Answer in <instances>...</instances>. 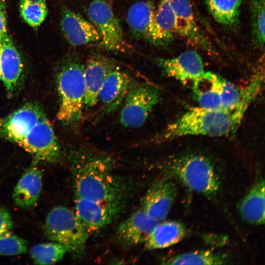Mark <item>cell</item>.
<instances>
[{"mask_svg": "<svg viewBox=\"0 0 265 265\" xmlns=\"http://www.w3.org/2000/svg\"><path fill=\"white\" fill-rule=\"evenodd\" d=\"M161 97L159 89L146 81H133L122 104L119 122L130 129L141 127L146 122Z\"/></svg>", "mask_w": 265, "mask_h": 265, "instance_id": "7", "label": "cell"}, {"mask_svg": "<svg viewBox=\"0 0 265 265\" xmlns=\"http://www.w3.org/2000/svg\"><path fill=\"white\" fill-rule=\"evenodd\" d=\"M20 11L21 16L30 26H39L46 19L48 8L46 2L21 3Z\"/></svg>", "mask_w": 265, "mask_h": 265, "instance_id": "29", "label": "cell"}, {"mask_svg": "<svg viewBox=\"0 0 265 265\" xmlns=\"http://www.w3.org/2000/svg\"><path fill=\"white\" fill-rule=\"evenodd\" d=\"M230 258L225 253L210 250H198L180 254L164 261L170 265H226Z\"/></svg>", "mask_w": 265, "mask_h": 265, "instance_id": "23", "label": "cell"}, {"mask_svg": "<svg viewBox=\"0 0 265 265\" xmlns=\"http://www.w3.org/2000/svg\"><path fill=\"white\" fill-rule=\"evenodd\" d=\"M156 62L166 76L185 84L192 85L206 72L201 56L194 50L185 51L172 58H158Z\"/></svg>", "mask_w": 265, "mask_h": 265, "instance_id": "12", "label": "cell"}, {"mask_svg": "<svg viewBox=\"0 0 265 265\" xmlns=\"http://www.w3.org/2000/svg\"><path fill=\"white\" fill-rule=\"evenodd\" d=\"M175 19V34L210 54L216 50L197 23L190 0H169Z\"/></svg>", "mask_w": 265, "mask_h": 265, "instance_id": "10", "label": "cell"}, {"mask_svg": "<svg viewBox=\"0 0 265 265\" xmlns=\"http://www.w3.org/2000/svg\"><path fill=\"white\" fill-rule=\"evenodd\" d=\"M155 22L159 30L171 44L175 34V19L169 0H160L155 12Z\"/></svg>", "mask_w": 265, "mask_h": 265, "instance_id": "28", "label": "cell"}, {"mask_svg": "<svg viewBox=\"0 0 265 265\" xmlns=\"http://www.w3.org/2000/svg\"><path fill=\"white\" fill-rule=\"evenodd\" d=\"M5 5L2 0H0V37L7 32Z\"/></svg>", "mask_w": 265, "mask_h": 265, "instance_id": "32", "label": "cell"}, {"mask_svg": "<svg viewBox=\"0 0 265 265\" xmlns=\"http://www.w3.org/2000/svg\"><path fill=\"white\" fill-rule=\"evenodd\" d=\"M161 166L167 176L208 198H214L220 190V175L213 162L204 155L186 154L166 159Z\"/></svg>", "mask_w": 265, "mask_h": 265, "instance_id": "4", "label": "cell"}, {"mask_svg": "<svg viewBox=\"0 0 265 265\" xmlns=\"http://www.w3.org/2000/svg\"><path fill=\"white\" fill-rule=\"evenodd\" d=\"M265 0H250L253 45L262 48L265 44Z\"/></svg>", "mask_w": 265, "mask_h": 265, "instance_id": "27", "label": "cell"}, {"mask_svg": "<svg viewBox=\"0 0 265 265\" xmlns=\"http://www.w3.org/2000/svg\"><path fill=\"white\" fill-rule=\"evenodd\" d=\"M84 67L77 58L67 59L59 67L56 76L59 98L57 119L72 129L80 124L84 110Z\"/></svg>", "mask_w": 265, "mask_h": 265, "instance_id": "5", "label": "cell"}, {"mask_svg": "<svg viewBox=\"0 0 265 265\" xmlns=\"http://www.w3.org/2000/svg\"><path fill=\"white\" fill-rule=\"evenodd\" d=\"M42 187V174L36 166H30L23 173L15 186L13 199L17 206L24 209L34 207Z\"/></svg>", "mask_w": 265, "mask_h": 265, "instance_id": "19", "label": "cell"}, {"mask_svg": "<svg viewBox=\"0 0 265 265\" xmlns=\"http://www.w3.org/2000/svg\"><path fill=\"white\" fill-rule=\"evenodd\" d=\"M87 15L97 28L101 43L107 51H125L127 45L121 26L111 6L105 0H93L87 8Z\"/></svg>", "mask_w": 265, "mask_h": 265, "instance_id": "8", "label": "cell"}, {"mask_svg": "<svg viewBox=\"0 0 265 265\" xmlns=\"http://www.w3.org/2000/svg\"><path fill=\"white\" fill-rule=\"evenodd\" d=\"M69 159L75 197L96 201H125L130 193L127 182L113 172L112 157L85 147L71 149Z\"/></svg>", "mask_w": 265, "mask_h": 265, "instance_id": "1", "label": "cell"}, {"mask_svg": "<svg viewBox=\"0 0 265 265\" xmlns=\"http://www.w3.org/2000/svg\"><path fill=\"white\" fill-rule=\"evenodd\" d=\"M125 201H96L75 197V213L90 232L112 223L123 210Z\"/></svg>", "mask_w": 265, "mask_h": 265, "instance_id": "9", "label": "cell"}, {"mask_svg": "<svg viewBox=\"0 0 265 265\" xmlns=\"http://www.w3.org/2000/svg\"><path fill=\"white\" fill-rule=\"evenodd\" d=\"M27 242L23 238L8 233L0 236V255L14 256L25 253Z\"/></svg>", "mask_w": 265, "mask_h": 265, "instance_id": "30", "label": "cell"}, {"mask_svg": "<svg viewBox=\"0 0 265 265\" xmlns=\"http://www.w3.org/2000/svg\"><path fill=\"white\" fill-rule=\"evenodd\" d=\"M60 26L65 38L72 46L100 40L99 32L91 22L65 7L61 10Z\"/></svg>", "mask_w": 265, "mask_h": 265, "instance_id": "16", "label": "cell"}, {"mask_svg": "<svg viewBox=\"0 0 265 265\" xmlns=\"http://www.w3.org/2000/svg\"><path fill=\"white\" fill-rule=\"evenodd\" d=\"M158 222L140 208L119 224L117 238L121 244L127 247L144 243Z\"/></svg>", "mask_w": 265, "mask_h": 265, "instance_id": "17", "label": "cell"}, {"mask_svg": "<svg viewBox=\"0 0 265 265\" xmlns=\"http://www.w3.org/2000/svg\"><path fill=\"white\" fill-rule=\"evenodd\" d=\"M67 252L64 246L55 242L36 244L30 251L31 258L37 265L54 264L60 261Z\"/></svg>", "mask_w": 265, "mask_h": 265, "instance_id": "26", "label": "cell"}, {"mask_svg": "<svg viewBox=\"0 0 265 265\" xmlns=\"http://www.w3.org/2000/svg\"><path fill=\"white\" fill-rule=\"evenodd\" d=\"M247 107L239 104L231 110L190 108L145 143H161L186 136H222L234 134Z\"/></svg>", "mask_w": 265, "mask_h": 265, "instance_id": "3", "label": "cell"}, {"mask_svg": "<svg viewBox=\"0 0 265 265\" xmlns=\"http://www.w3.org/2000/svg\"><path fill=\"white\" fill-rule=\"evenodd\" d=\"M210 14L222 26L232 27L238 22L242 0H205Z\"/></svg>", "mask_w": 265, "mask_h": 265, "instance_id": "22", "label": "cell"}, {"mask_svg": "<svg viewBox=\"0 0 265 265\" xmlns=\"http://www.w3.org/2000/svg\"><path fill=\"white\" fill-rule=\"evenodd\" d=\"M0 70L6 92L10 97L13 96L23 81V64L7 32L0 37Z\"/></svg>", "mask_w": 265, "mask_h": 265, "instance_id": "14", "label": "cell"}, {"mask_svg": "<svg viewBox=\"0 0 265 265\" xmlns=\"http://www.w3.org/2000/svg\"><path fill=\"white\" fill-rule=\"evenodd\" d=\"M155 12L151 2L139 1L129 9L127 21L135 37L147 40L156 46L166 47L170 44L156 26Z\"/></svg>", "mask_w": 265, "mask_h": 265, "instance_id": "11", "label": "cell"}, {"mask_svg": "<svg viewBox=\"0 0 265 265\" xmlns=\"http://www.w3.org/2000/svg\"><path fill=\"white\" fill-rule=\"evenodd\" d=\"M13 225L9 212L4 207H0V236L9 233Z\"/></svg>", "mask_w": 265, "mask_h": 265, "instance_id": "31", "label": "cell"}, {"mask_svg": "<svg viewBox=\"0 0 265 265\" xmlns=\"http://www.w3.org/2000/svg\"><path fill=\"white\" fill-rule=\"evenodd\" d=\"M44 231L48 238L64 246L68 252L77 256L84 253L90 232L68 208L52 209L46 217Z\"/></svg>", "mask_w": 265, "mask_h": 265, "instance_id": "6", "label": "cell"}, {"mask_svg": "<svg viewBox=\"0 0 265 265\" xmlns=\"http://www.w3.org/2000/svg\"><path fill=\"white\" fill-rule=\"evenodd\" d=\"M177 186L166 176L154 183L141 199V209L157 222L164 220L169 213L178 192Z\"/></svg>", "mask_w": 265, "mask_h": 265, "instance_id": "13", "label": "cell"}, {"mask_svg": "<svg viewBox=\"0 0 265 265\" xmlns=\"http://www.w3.org/2000/svg\"><path fill=\"white\" fill-rule=\"evenodd\" d=\"M192 86L199 106L210 109H222L220 97L210 77L209 72L206 71L203 78Z\"/></svg>", "mask_w": 265, "mask_h": 265, "instance_id": "24", "label": "cell"}, {"mask_svg": "<svg viewBox=\"0 0 265 265\" xmlns=\"http://www.w3.org/2000/svg\"><path fill=\"white\" fill-rule=\"evenodd\" d=\"M1 80V73H0V81Z\"/></svg>", "mask_w": 265, "mask_h": 265, "instance_id": "34", "label": "cell"}, {"mask_svg": "<svg viewBox=\"0 0 265 265\" xmlns=\"http://www.w3.org/2000/svg\"><path fill=\"white\" fill-rule=\"evenodd\" d=\"M238 212L245 222L253 225L265 223V181L260 176L238 203Z\"/></svg>", "mask_w": 265, "mask_h": 265, "instance_id": "20", "label": "cell"}, {"mask_svg": "<svg viewBox=\"0 0 265 265\" xmlns=\"http://www.w3.org/2000/svg\"><path fill=\"white\" fill-rule=\"evenodd\" d=\"M133 82L127 73L113 65L111 66L99 95L103 114L112 113L122 105Z\"/></svg>", "mask_w": 265, "mask_h": 265, "instance_id": "15", "label": "cell"}, {"mask_svg": "<svg viewBox=\"0 0 265 265\" xmlns=\"http://www.w3.org/2000/svg\"><path fill=\"white\" fill-rule=\"evenodd\" d=\"M185 224L178 221L158 222L145 242V248L155 250L168 247L181 241L186 235Z\"/></svg>", "mask_w": 265, "mask_h": 265, "instance_id": "21", "label": "cell"}, {"mask_svg": "<svg viewBox=\"0 0 265 265\" xmlns=\"http://www.w3.org/2000/svg\"><path fill=\"white\" fill-rule=\"evenodd\" d=\"M46 0H21V3L23 2H46Z\"/></svg>", "mask_w": 265, "mask_h": 265, "instance_id": "33", "label": "cell"}, {"mask_svg": "<svg viewBox=\"0 0 265 265\" xmlns=\"http://www.w3.org/2000/svg\"><path fill=\"white\" fill-rule=\"evenodd\" d=\"M0 138L17 144L37 160L53 163L60 159V146L53 128L36 103H26L0 118Z\"/></svg>", "mask_w": 265, "mask_h": 265, "instance_id": "2", "label": "cell"}, {"mask_svg": "<svg viewBox=\"0 0 265 265\" xmlns=\"http://www.w3.org/2000/svg\"><path fill=\"white\" fill-rule=\"evenodd\" d=\"M209 74L220 97L222 109L231 110L236 107L241 101L243 89L215 73L209 72Z\"/></svg>", "mask_w": 265, "mask_h": 265, "instance_id": "25", "label": "cell"}, {"mask_svg": "<svg viewBox=\"0 0 265 265\" xmlns=\"http://www.w3.org/2000/svg\"><path fill=\"white\" fill-rule=\"evenodd\" d=\"M113 64L101 55H94L84 67L85 95L84 109L93 107L98 102L99 95L106 74Z\"/></svg>", "mask_w": 265, "mask_h": 265, "instance_id": "18", "label": "cell"}]
</instances>
